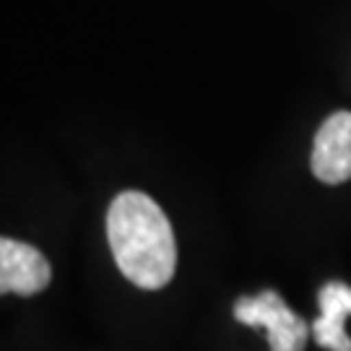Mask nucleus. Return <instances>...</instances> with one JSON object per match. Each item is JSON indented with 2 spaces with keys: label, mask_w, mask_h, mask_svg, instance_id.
Listing matches in <instances>:
<instances>
[{
  "label": "nucleus",
  "mask_w": 351,
  "mask_h": 351,
  "mask_svg": "<svg viewBox=\"0 0 351 351\" xmlns=\"http://www.w3.org/2000/svg\"><path fill=\"white\" fill-rule=\"evenodd\" d=\"M107 239L123 276L146 289L167 287L175 276L177 245L169 219L154 198L138 190H125L107 211Z\"/></svg>",
  "instance_id": "nucleus-1"
},
{
  "label": "nucleus",
  "mask_w": 351,
  "mask_h": 351,
  "mask_svg": "<svg viewBox=\"0 0 351 351\" xmlns=\"http://www.w3.org/2000/svg\"><path fill=\"white\" fill-rule=\"evenodd\" d=\"M234 317L250 328L268 330L271 351H304L313 326H307L276 291H261L255 297H239L234 302Z\"/></svg>",
  "instance_id": "nucleus-2"
},
{
  "label": "nucleus",
  "mask_w": 351,
  "mask_h": 351,
  "mask_svg": "<svg viewBox=\"0 0 351 351\" xmlns=\"http://www.w3.org/2000/svg\"><path fill=\"white\" fill-rule=\"evenodd\" d=\"M50 263L34 245L0 237V294L32 297L47 289Z\"/></svg>",
  "instance_id": "nucleus-3"
},
{
  "label": "nucleus",
  "mask_w": 351,
  "mask_h": 351,
  "mask_svg": "<svg viewBox=\"0 0 351 351\" xmlns=\"http://www.w3.org/2000/svg\"><path fill=\"white\" fill-rule=\"evenodd\" d=\"M313 175L326 185H341L351 177V112L330 114L313 143Z\"/></svg>",
  "instance_id": "nucleus-4"
},
{
  "label": "nucleus",
  "mask_w": 351,
  "mask_h": 351,
  "mask_svg": "<svg viewBox=\"0 0 351 351\" xmlns=\"http://www.w3.org/2000/svg\"><path fill=\"white\" fill-rule=\"evenodd\" d=\"M320 317L313 323V339L328 351H351V339L346 333V317L351 315V287L341 281H328L317 291Z\"/></svg>",
  "instance_id": "nucleus-5"
}]
</instances>
